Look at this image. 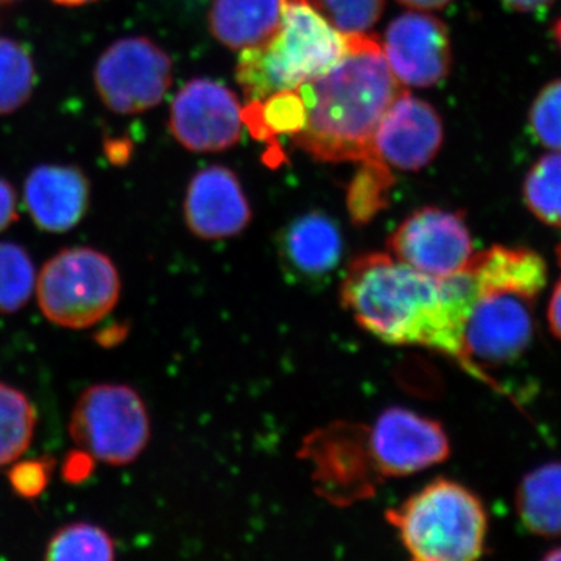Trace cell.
I'll list each match as a JSON object with an SVG mask.
<instances>
[{
    "label": "cell",
    "mask_w": 561,
    "mask_h": 561,
    "mask_svg": "<svg viewBox=\"0 0 561 561\" xmlns=\"http://www.w3.org/2000/svg\"><path fill=\"white\" fill-rule=\"evenodd\" d=\"M316 478L324 494L337 502L371 494L382 476L373 460L368 427L337 424L309 443Z\"/></svg>",
    "instance_id": "cell-14"
},
{
    "label": "cell",
    "mask_w": 561,
    "mask_h": 561,
    "mask_svg": "<svg viewBox=\"0 0 561 561\" xmlns=\"http://www.w3.org/2000/svg\"><path fill=\"white\" fill-rule=\"evenodd\" d=\"M443 138L445 133L437 110L404 90L383 114L373 151L389 168L415 172L437 157Z\"/></svg>",
    "instance_id": "cell-13"
},
{
    "label": "cell",
    "mask_w": 561,
    "mask_h": 561,
    "mask_svg": "<svg viewBox=\"0 0 561 561\" xmlns=\"http://www.w3.org/2000/svg\"><path fill=\"white\" fill-rule=\"evenodd\" d=\"M481 291L461 334L463 368L482 375L481 365L515 362L534 339V305L548 284V265L537 251L496 245L474 253Z\"/></svg>",
    "instance_id": "cell-3"
},
{
    "label": "cell",
    "mask_w": 561,
    "mask_h": 561,
    "mask_svg": "<svg viewBox=\"0 0 561 561\" xmlns=\"http://www.w3.org/2000/svg\"><path fill=\"white\" fill-rule=\"evenodd\" d=\"M125 335H127V327H122V324H114V327L108 328L99 334L98 341L103 346H113L117 345L121 341H124Z\"/></svg>",
    "instance_id": "cell-33"
},
{
    "label": "cell",
    "mask_w": 561,
    "mask_h": 561,
    "mask_svg": "<svg viewBox=\"0 0 561 561\" xmlns=\"http://www.w3.org/2000/svg\"><path fill=\"white\" fill-rule=\"evenodd\" d=\"M279 253L289 275L305 283H319L328 278L342 260L341 230L324 214H305L284 231Z\"/></svg>",
    "instance_id": "cell-17"
},
{
    "label": "cell",
    "mask_w": 561,
    "mask_h": 561,
    "mask_svg": "<svg viewBox=\"0 0 561 561\" xmlns=\"http://www.w3.org/2000/svg\"><path fill=\"white\" fill-rule=\"evenodd\" d=\"M80 449L111 467L138 460L150 440V419L138 391L124 383H98L80 394L69 421Z\"/></svg>",
    "instance_id": "cell-7"
},
{
    "label": "cell",
    "mask_w": 561,
    "mask_h": 561,
    "mask_svg": "<svg viewBox=\"0 0 561 561\" xmlns=\"http://www.w3.org/2000/svg\"><path fill=\"white\" fill-rule=\"evenodd\" d=\"M556 2L557 0H501L505 9L522 14L541 13L551 9Z\"/></svg>",
    "instance_id": "cell-32"
},
{
    "label": "cell",
    "mask_w": 561,
    "mask_h": 561,
    "mask_svg": "<svg viewBox=\"0 0 561 561\" xmlns=\"http://www.w3.org/2000/svg\"><path fill=\"white\" fill-rule=\"evenodd\" d=\"M91 186L76 165L41 164L24 184L25 206L36 227L66 232L80 224L90 208Z\"/></svg>",
    "instance_id": "cell-16"
},
{
    "label": "cell",
    "mask_w": 561,
    "mask_h": 561,
    "mask_svg": "<svg viewBox=\"0 0 561 561\" xmlns=\"http://www.w3.org/2000/svg\"><path fill=\"white\" fill-rule=\"evenodd\" d=\"M481 279L472 267L432 278L386 253L356 257L342 280V301L357 323L390 345L424 346L460 362L461 334Z\"/></svg>",
    "instance_id": "cell-1"
},
{
    "label": "cell",
    "mask_w": 561,
    "mask_h": 561,
    "mask_svg": "<svg viewBox=\"0 0 561 561\" xmlns=\"http://www.w3.org/2000/svg\"><path fill=\"white\" fill-rule=\"evenodd\" d=\"M393 179L389 165L378 158L360 161L359 172L351 181L348 209L356 224H367L386 208Z\"/></svg>",
    "instance_id": "cell-25"
},
{
    "label": "cell",
    "mask_w": 561,
    "mask_h": 561,
    "mask_svg": "<svg viewBox=\"0 0 561 561\" xmlns=\"http://www.w3.org/2000/svg\"><path fill=\"white\" fill-rule=\"evenodd\" d=\"M529 127L540 146L561 151V79L538 92L530 106Z\"/></svg>",
    "instance_id": "cell-27"
},
{
    "label": "cell",
    "mask_w": 561,
    "mask_h": 561,
    "mask_svg": "<svg viewBox=\"0 0 561 561\" xmlns=\"http://www.w3.org/2000/svg\"><path fill=\"white\" fill-rule=\"evenodd\" d=\"M280 20V0H213L209 28L232 50L249 49L271 38Z\"/></svg>",
    "instance_id": "cell-18"
},
{
    "label": "cell",
    "mask_w": 561,
    "mask_h": 561,
    "mask_svg": "<svg viewBox=\"0 0 561 561\" xmlns=\"http://www.w3.org/2000/svg\"><path fill=\"white\" fill-rule=\"evenodd\" d=\"M526 208L541 224L561 228V151L542 154L527 172L523 186Z\"/></svg>",
    "instance_id": "cell-21"
},
{
    "label": "cell",
    "mask_w": 561,
    "mask_h": 561,
    "mask_svg": "<svg viewBox=\"0 0 561 561\" xmlns=\"http://www.w3.org/2000/svg\"><path fill=\"white\" fill-rule=\"evenodd\" d=\"M389 249L391 256L432 278L456 275L476 253L463 216L440 208L411 214L390 236Z\"/></svg>",
    "instance_id": "cell-9"
},
{
    "label": "cell",
    "mask_w": 561,
    "mask_h": 561,
    "mask_svg": "<svg viewBox=\"0 0 561 561\" xmlns=\"http://www.w3.org/2000/svg\"><path fill=\"white\" fill-rule=\"evenodd\" d=\"M306 121L291 142L319 161H365L383 114L404 91L378 39L350 35V47L328 72L298 88Z\"/></svg>",
    "instance_id": "cell-2"
},
{
    "label": "cell",
    "mask_w": 561,
    "mask_h": 561,
    "mask_svg": "<svg viewBox=\"0 0 561 561\" xmlns=\"http://www.w3.org/2000/svg\"><path fill=\"white\" fill-rule=\"evenodd\" d=\"M559 260L561 265V245L559 249ZM549 327H551L552 334L561 342V275L553 287L551 302H549L548 311Z\"/></svg>",
    "instance_id": "cell-31"
},
{
    "label": "cell",
    "mask_w": 561,
    "mask_h": 561,
    "mask_svg": "<svg viewBox=\"0 0 561 561\" xmlns=\"http://www.w3.org/2000/svg\"><path fill=\"white\" fill-rule=\"evenodd\" d=\"M35 430V405L21 390L0 382V468L31 448Z\"/></svg>",
    "instance_id": "cell-20"
},
{
    "label": "cell",
    "mask_w": 561,
    "mask_h": 561,
    "mask_svg": "<svg viewBox=\"0 0 561 561\" xmlns=\"http://www.w3.org/2000/svg\"><path fill=\"white\" fill-rule=\"evenodd\" d=\"M398 2L415 10H440L451 3L453 0H398Z\"/></svg>",
    "instance_id": "cell-34"
},
{
    "label": "cell",
    "mask_w": 561,
    "mask_h": 561,
    "mask_svg": "<svg viewBox=\"0 0 561 561\" xmlns=\"http://www.w3.org/2000/svg\"><path fill=\"white\" fill-rule=\"evenodd\" d=\"M55 461L50 457L25 460L14 465L9 472L11 489L22 500L33 501L49 485Z\"/></svg>",
    "instance_id": "cell-28"
},
{
    "label": "cell",
    "mask_w": 561,
    "mask_h": 561,
    "mask_svg": "<svg viewBox=\"0 0 561 561\" xmlns=\"http://www.w3.org/2000/svg\"><path fill=\"white\" fill-rule=\"evenodd\" d=\"M54 2L62 7H81L95 2V0H54Z\"/></svg>",
    "instance_id": "cell-35"
},
{
    "label": "cell",
    "mask_w": 561,
    "mask_h": 561,
    "mask_svg": "<svg viewBox=\"0 0 561 561\" xmlns=\"http://www.w3.org/2000/svg\"><path fill=\"white\" fill-rule=\"evenodd\" d=\"M519 518L530 534L561 537V463L552 461L524 476L516 493Z\"/></svg>",
    "instance_id": "cell-19"
},
{
    "label": "cell",
    "mask_w": 561,
    "mask_h": 561,
    "mask_svg": "<svg viewBox=\"0 0 561 561\" xmlns=\"http://www.w3.org/2000/svg\"><path fill=\"white\" fill-rule=\"evenodd\" d=\"M387 519L413 560L471 561L485 551V507L457 482H431L400 507L387 512Z\"/></svg>",
    "instance_id": "cell-5"
},
{
    "label": "cell",
    "mask_w": 561,
    "mask_h": 561,
    "mask_svg": "<svg viewBox=\"0 0 561 561\" xmlns=\"http://www.w3.org/2000/svg\"><path fill=\"white\" fill-rule=\"evenodd\" d=\"M171 84V57L144 36L117 39L94 68L99 98L106 108L122 116L154 108Z\"/></svg>",
    "instance_id": "cell-8"
},
{
    "label": "cell",
    "mask_w": 561,
    "mask_h": 561,
    "mask_svg": "<svg viewBox=\"0 0 561 561\" xmlns=\"http://www.w3.org/2000/svg\"><path fill=\"white\" fill-rule=\"evenodd\" d=\"M243 108L238 95L219 81H187L171 103L169 130L184 149L216 153L241 138Z\"/></svg>",
    "instance_id": "cell-10"
},
{
    "label": "cell",
    "mask_w": 561,
    "mask_h": 561,
    "mask_svg": "<svg viewBox=\"0 0 561 561\" xmlns=\"http://www.w3.org/2000/svg\"><path fill=\"white\" fill-rule=\"evenodd\" d=\"M36 72L31 51L18 41L0 38V114L24 106L35 90Z\"/></svg>",
    "instance_id": "cell-23"
},
{
    "label": "cell",
    "mask_w": 561,
    "mask_h": 561,
    "mask_svg": "<svg viewBox=\"0 0 561 561\" xmlns=\"http://www.w3.org/2000/svg\"><path fill=\"white\" fill-rule=\"evenodd\" d=\"M116 545L105 529L91 523L60 527L47 541L44 559L51 561H110Z\"/></svg>",
    "instance_id": "cell-22"
},
{
    "label": "cell",
    "mask_w": 561,
    "mask_h": 561,
    "mask_svg": "<svg viewBox=\"0 0 561 561\" xmlns=\"http://www.w3.org/2000/svg\"><path fill=\"white\" fill-rule=\"evenodd\" d=\"M94 471V457L79 449L70 453L62 463V478L69 483H81L87 481Z\"/></svg>",
    "instance_id": "cell-29"
},
{
    "label": "cell",
    "mask_w": 561,
    "mask_h": 561,
    "mask_svg": "<svg viewBox=\"0 0 561 561\" xmlns=\"http://www.w3.org/2000/svg\"><path fill=\"white\" fill-rule=\"evenodd\" d=\"M20 2V0H0V5H7V3Z\"/></svg>",
    "instance_id": "cell-38"
},
{
    "label": "cell",
    "mask_w": 561,
    "mask_h": 561,
    "mask_svg": "<svg viewBox=\"0 0 561 561\" xmlns=\"http://www.w3.org/2000/svg\"><path fill=\"white\" fill-rule=\"evenodd\" d=\"M552 35H553V39H556L557 46H559L560 50H561V18H559V20L553 22Z\"/></svg>",
    "instance_id": "cell-36"
},
{
    "label": "cell",
    "mask_w": 561,
    "mask_h": 561,
    "mask_svg": "<svg viewBox=\"0 0 561 561\" xmlns=\"http://www.w3.org/2000/svg\"><path fill=\"white\" fill-rule=\"evenodd\" d=\"M545 560H561V546H559V548L552 549L551 552L546 553Z\"/></svg>",
    "instance_id": "cell-37"
},
{
    "label": "cell",
    "mask_w": 561,
    "mask_h": 561,
    "mask_svg": "<svg viewBox=\"0 0 561 561\" xmlns=\"http://www.w3.org/2000/svg\"><path fill=\"white\" fill-rule=\"evenodd\" d=\"M368 442L382 478H402L448 459L451 446L437 421L408 409H389L368 430Z\"/></svg>",
    "instance_id": "cell-12"
},
{
    "label": "cell",
    "mask_w": 561,
    "mask_h": 561,
    "mask_svg": "<svg viewBox=\"0 0 561 561\" xmlns=\"http://www.w3.org/2000/svg\"><path fill=\"white\" fill-rule=\"evenodd\" d=\"M306 3L343 35L367 33L381 20L386 0H295Z\"/></svg>",
    "instance_id": "cell-26"
},
{
    "label": "cell",
    "mask_w": 561,
    "mask_h": 561,
    "mask_svg": "<svg viewBox=\"0 0 561 561\" xmlns=\"http://www.w3.org/2000/svg\"><path fill=\"white\" fill-rule=\"evenodd\" d=\"M350 47V35L335 31L306 3L280 0L278 28L264 43L241 50L236 79L247 105L280 91L297 90L328 72Z\"/></svg>",
    "instance_id": "cell-4"
},
{
    "label": "cell",
    "mask_w": 561,
    "mask_h": 561,
    "mask_svg": "<svg viewBox=\"0 0 561 561\" xmlns=\"http://www.w3.org/2000/svg\"><path fill=\"white\" fill-rule=\"evenodd\" d=\"M121 290L116 264L91 247L58 251L36 279L41 312L68 330H87L108 317L119 301Z\"/></svg>",
    "instance_id": "cell-6"
},
{
    "label": "cell",
    "mask_w": 561,
    "mask_h": 561,
    "mask_svg": "<svg viewBox=\"0 0 561 561\" xmlns=\"http://www.w3.org/2000/svg\"><path fill=\"white\" fill-rule=\"evenodd\" d=\"M184 219L192 234L206 241L241 234L249 227L251 208L236 173L224 165L195 173L184 198Z\"/></svg>",
    "instance_id": "cell-15"
},
{
    "label": "cell",
    "mask_w": 561,
    "mask_h": 561,
    "mask_svg": "<svg viewBox=\"0 0 561 561\" xmlns=\"http://www.w3.org/2000/svg\"><path fill=\"white\" fill-rule=\"evenodd\" d=\"M18 220L16 192L9 181L0 179V231Z\"/></svg>",
    "instance_id": "cell-30"
},
{
    "label": "cell",
    "mask_w": 561,
    "mask_h": 561,
    "mask_svg": "<svg viewBox=\"0 0 561 561\" xmlns=\"http://www.w3.org/2000/svg\"><path fill=\"white\" fill-rule=\"evenodd\" d=\"M382 51L402 87H435L451 70L448 27L434 14L409 11L394 18L387 28Z\"/></svg>",
    "instance_id": "cell-11"
},
{
    "label": "cell",
    "mask_w": 561,
    "mask_h": 561,
    "mask_svg": "<svg viewBox=\"0 0 561 561\" xmlns=\"http://www.w3.org/2000/svg\"><path fill=\"white\" fill-rule=\"evenodd\" d=\"M35 265L28 251L13 242H0V313H16L35 289Z\"/></svg>",
    "instance_id": "cell-24"
}]
</instances>
